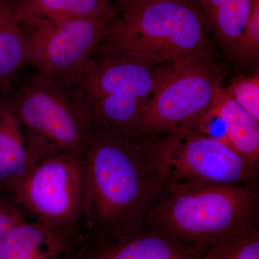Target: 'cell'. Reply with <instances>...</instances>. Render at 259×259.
Here are the masks:
<instances>
[{
	"label": "cell",
	"mask_w": 259,
	"mask_h": 259,
	"mask_svg": "<svg viewBox=\"0 0 259 259\" xmlns=\"http://www.w3.org/2000/svg\"><path fill=\"white\" fill-rule=\"evenodd\" d=\"M86 193L81 217L87 239L103 243L137 233L161 192L148 168L144 148L92 122L85 150Z\"/></svg>",
	"instance_id": "6da1fadb"
},
{
	"label": "cell",
	"mask_w": 259,
	"mask_h": 259,
	"mask_svg": "<svg viewBox=\"0 0 259 259\" xmlns=\"http://www.w3.org/2000/svg\"><path fill=\"white\" fill-rule=\"evenodd\" d=\"M255 184L207 185L168 191L148 213L146 227L206 250L257 226Z\"/></svg>",
	"instance_id": "7a4b0ae2"
},
{
	"label": "cell",
	"mask_w": 259,
	"mask_h": 259,
	"mask_svg": "<svg viewBox=\"0 0 259 259\" xmlns=\"http://www.w3.org/2000/svg\"><path fill=\"white\" fill-rule=\"evenodd\" d=\"M209 28L197 0H151L120 13L100 45L151 64H180L209 53Z\"/></svg>",
	"instance_id": "3957f363"
},
{
	"label": "cell",
	"mask_w": 259,
	"mask_h": 259,
	"mask_svg": "<svg viewBox=\"0 0 259 259\" xmlns=\"http://www.w3.org/2000/svg\"><path fill=\"white\" fill-rule=\"evenodd\" d=\"M10 95L34 164L54 155L84 154L92 119L90 104L80 89L23 69Z\"/></svg>",
	"instance_id": "277c9868"
},
{
	"label": "cell",
	"mask_w": 259,
	"mask_h": 259,
	"mask_svg": "<svg viewBox=\"0 0 259 259\" xmlns=\"http://www.w3.org/2000/svg\"><path fill=\"white\" fill-rule=\"evenodd\" d=\"M144 151L161 194L189 187L255 184L258 177L231 148L193 128L150 139Z\"/></svg>",
	"instance_id": "5b68a950"
},
{
	"label": "cell",
	"mask_w": 259,
	"mask_h": 259,
	"mask_svg": "<svg viewBox=\"0 0 259 259\" xmlns=\"http://www.w3.org/2000/svg\"><path fill=\"white\" fill-rule=\"evenodd\" d=\"M119 15L115 6L92 18L59 23L42 18L20 20L27 42L26 64L63 86L79 89L90 57Z\"/></svg>",
	"instance_id": "8992f818"
},
{
	"label": "cell",
	"mask_w": 259,
	"mask_h": 259,
	"mask_svg": "<svg viewBox=\"0 0 259 259\" xmlns=\"http://www.w3.org/2000/svg\"><path fill=\"white\" fill-rule=\"evenodd\" d=\"M83 155L66 153L42 158L29 169L11 194L37 222L84 242L81 228L86 193Z\"/></svg>",
	"instance_id": "52a82bcc"
},
{
	"label": "cell",
	"mask_w": 259,
	"mask_h": 259,
	"mask_svg": "<svg viewBox=\"0 0 259 259\" xmlns=\"http://www.w3.org/2000/svg\"><path fill=\"white\" fill-rule=\"evenodd\" d=\"M221 85L210 54L166 67L146 103L141 132L147 139L192 128Z\"/></svg>",
	"instance_id": "ba28073f"
},
{
	"label": "cell",
	"mask_w": 259,
	"mask_h": 259,
	"mask_svg": "<svg viewBox=\"0 0 259 259\" xmlns=\"http://www.w3.org/2000/svg\"><path fill=\"white\" fill-rule=\"evenodd\" d=\"M155 65L99 44L87 65L79 89L88 100L105 95L149 99L166 69H154Z\"/></svg>",
	"instance_id": "9c48e42d"
},
{
	"label": "cell",
	"mask_w": 259,
	"mask_h": 259,
	"mask_svg": "<svg viewBox=\"0 0 259 259\" xmlns=\"http://www.w3.org/2000/svg\"><path fill=\"white\" fill-rule=\"evenodd\" d=\"M204 251L146 227L129 236L95 243L89 250L85 245L81 259H202Z\"/></svg>",
	"instance_id": "30bf717a"
},
{
	"label": "cell",
	"mask_w": 259,
	"mask_h": 259,
	"mask_svg": "<svg viewBox=\"0 0 259 259\" xmlns=\"http://www.w3.org/2000/svg\"><path fill=\"white\" fill-rule=\"evenodd\" d=\"M83 243L66 232L25 220L10 232L0 259H61Z\"/></svg>",
	"instance_id": "8fae6325"
},
{
	"label": "cell",
	"mask_w": 259,
	"mask_h": 259,
	"mask_svg": "<svg viewBox=\"0 0 259 259\" xmlns=\"http://www.w3.org/2000/svg\"><path fill=\"white\" fill-rule=\"evenodd\" d=\"M149 99L105 95L88 100L92 122L139 148L148 140L141 132L145 107Z\"/></svg>",
	"instance_id": "7c38bea8"
},
{
	"label": "cell",
	"mask_w": 259,
	"mask_h": 259,
	"mask_svg": "<svg viewBox=\"0 0 259 259\" xmlns=\"http://www.w3.org/2000/svg\"><path fill=\"white\" fill-rule=\"evenodd\" d=\"M33 165L10 94L0 95V191L11 194Z\"/></svg>",
	"instance_id": "4fadbf2b"
},
{
	"label": "cell",
	"mask_w": 259,
	"mask_h": 259,
	"mask_svg": "<svg viewBox=\"0 0 259 259\" xmlns=\"http://www.w3.org/2000/svg\"><path fill=\"white\" fill-rule=\"evenodd\" d=\"M207 112L222 119L226 125L230 147L256 172L259 166V122L220 85Z\"/></svg>",
	"instance_id": "5bb4252c"
},
{
	"label": "cell",
	"mask_w": 259,
	"mask_h": 259,
	"mask_svg": "<svg viewBox=\"0 0 259 259\" xmlns=\"http://www.w3.org/2000/svg\"><path fill=\"white\" fill-rule=\"evenodd\" d=\"M18 0H0V95L10 94L27 61V42L17 14Z\"/></svg>",
	"instance_id": "9a60e30c"
},
{
	"label": "cell",
	"mask_w": 259,
	"mask_h": 259,
	"mask_svg": "<svg viewBox=\"0 0 259 259\" xmlns=\"http://www.w3.org/2000/svg\"><path fill=\"white\" fill-rule=\"evenodd\" d=\"M255 0H197L209 27L231 54L249 19Z\"/></svg>",
	"instance_id": "2e32d148"
},
{
	"label": "cell",
	"mask_w": 259,
	"mask_h": 259,
	"mask_svg": "<svg viewBox=\"0 0 259 259\" xmlns=\"http://www.w3.org/2000/svg\"><path fill=\"white\" fill-rule=\"evenodd\" d=\"M116 5L110 0H18L19 20L42 18L59 23L75 19L95 18Z\"/></svg>",
	"instance_id": "e0dca14e"
},
{
	"label": "cell",
	"mask_w": 259,
	"mask_h": 259,
	"mask_svg": "<svg viewBox=\"0 0 259 259\" xmlns=\"http://www.w3.org/2000/svg\"><path fill=\"white\" fill-rule=\"evenodd\" d=\"M202 259H259V231L255 226L218 242Z\"/></svg>",
	"instance_id": "ac0fdd59"
},
{
	"label": "cell",
	"mask_w": 259,
	"mask_h": 259,
	"mask_svg": "<svg viewBox=\"0 0 259 259\" xmlns=\"http://www.w3.org/2000/svg\"><path fill=\"white\" fill-rule=\"evenodd\" d=\"M227 91L257 122H259V75L241 76L235 78Z\"/></svg>",
	"instance_id": "d6986e66"
},
{
	"label": "cell",
	"mask_w": 259,
	"mask_h": 259,
	"mask_svg": "<svg viewBox=\"0 0 259 259\" xmlns=\"http://www.w3.org/2000/svg\"><path fill=\"white\" fill-rule=\"evenodd\" d=\"M259 53V0H255L251 14L231 54L238 60H255Z\"/></svg>",
	"instance_id": "ffe728a7"
},
{
	"label": "cell",
	"mask_w": 259,
	"mask_h": 259,
	"mask_svg": "<svg viewBox=\"0 0 259 259\" xmlns=\"http://www.w3.org/2000/svg\"><path fill=\"white\" fill-rule=\"evenodd\" d=\"M28 215L11 194L0 191V249L10 232Z\"/></svg>",
	"instance_id": "44dd1931"
},
{
	"label": "cell",
	"mask_w": 259,
	"mask_h": 259,
	"mask_svg": "<svg viewBox=\"0 0 259 259\" xmlns=\"http://www.w3.org/2000/svg\"><path fill=\"white\" fill-rule=\"evenodd\" d=\"M115 5L118 8L120 14V13H125L129 10L134 9L151 0H115Z\"/></svg>",
	"instance_id": "7402d4cb"
},
{
	"label": "cell",
	"mask_w": 259,
	"mask_h": 259,
	"mask_svg": "<svg viewBox=\"0 0 259 259\" xmlns=\"http://www.w3.org/2000/svg\"><path fill=\"white\" fill-rule=\"evenodd\" d=\"M83 248H84V245H83L81 248H76L74 251L71 252V253H69V254L65 255V256L61 259H79L81 254H82Z\"/></svg>",
	"instance_id": "603a6c76"
}]
</instances>
